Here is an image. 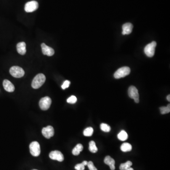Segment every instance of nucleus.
<instances>
[{"label": "nucleus", "instance_id": "393cba45", "mask_svg": "<svg viewBox=\"0 0 170 170\" xmlns=\"http://www.w3.org/2000/svg\"><path fill=\"white\" fill-rule=\"evenodd\" d=\"M87 166H88L89 170H97V168L95 167L92 161H89L88 162Z\"/></svg>", "mask_w": 170, "mask_h": 170}, {"label": "nucleus", "instance_id": "cd10ccee", "mask_svg": "<svg viewBox=\"0 0 170 170\" xmlns=\"http://www.w3.org/2000/svg\"><path fill=\"white\" fill-rule=\"evenodd\" d=\"M82 163H83V165H84V166H86L88 165V162L86 161H84Z\"/></svg>", "mask_w": 170, "mask_h": 170}, {"label": "nucleus", "instance_id": "5701e85b", "mask_svg": "<svg viewBox=\"0 0 170 170\" xmlns=\"http://www.w3.org/2000/svg\"><path fill=\"white\" fill-rule=\"evenodd\" d=\"M100 128L102 131L105 132H109L111 131V127L108 124L102 123L100 125Z\"/></svg>", "mask_w": 170, "mask_h": 170}, {"label": "nucleus", "instance_id": "6ab92c4d", "mask_svg": "<svg viewBox=\"0 0 170 170\" xmlns=\"http://www.w3.org/2000/svg\"><path fill=\"white\" fill-rule=\"evenodd\" d=\"M132 165V162L130 161H128L125 163L120 164V170H127L129 168L131 167Z\"/></svg>", "mask_w": 170, "mask_h": 170}, {"label": "nucleus", "instance_id": "c756f323", "mask_svg": "<svg viewBox=\"0 0 170 170\" xmlns=\"http://www.w3.org/2000/svg\"><path fill=\"white\" fill-rule=\"evenodd\" d=\"M127 170H134V169L130 167L128 169H127Z\"/></svg>", "mask_w": 170, "mask_h": 170}, {"label": "nucleus", "instance_id": "423d86ee", "mask_svg": "<svg viewBox=\"0 0 170 170\" xmlns=\"http://www.w3.org/2000/svg\"><path fill=\"white\" fill-rule=\"evenodd\" d=\"M128 94L130 98L134 99L135 103H139V94L138 89L135 86H131L129 88Z\"/></svg>", "mask_w": 170, "mask_h": 170}, {"label": "nucleus", "instance_id": "b1692460", "mask_svg": "<svg viewBox=\"0 0 170 170\" xmlns=\"http://www.w3.org/2000/svg\"><path fill=\"white\" fill-rule=\"evenodd\" d=\"M77 101V97L75 96H72L70 97H69L67 100V103L69 104H75Z\"/></svg>", "mask_w": 170, "mask_h": 170}, {"label": "nucleus", "instance_id": "f03ea898", "mask_svg": "<svg viewBox=\"0 0 170 170\" xmlns=\"http://www.w3.org/2000/svg\"><path fill=\"white\" fill-rule=\"evenodd\" d=\"M131 72V69L128 67H123L118 69L114 74V77L116 79L124 78Z\"/></svg>", "mask_w": 170, "mask_h": 170}, {"label": "nucleus", "instance_id": "f8f14e48", "mask_svg": "<svg viewBox=\"0 0 170 170\" xmlns=\"http://www.w3.org/2000/svg\"><path fill=\"white\" fill-rule=\"evenodd\" d=\"M3 86L4 89L9 92H13L15 90L13 84L8 80H4L3 81Z\"/></svg>", "mask_w": 170, "mask_h": 170}, {"label": "nucleus", "instance_id": "1a4fd4ad", "mask_svg": "<svg viewBox=\"0 0 170 170\" xmlns=\"http://www.w3.org/2000/svg\"><path fill=\"white\" fill-rule=\"evenodd\" d=\"M42 134L46 139H50L54 135V129L51 126H48L42 129Z\"/></svg>", "mask_w": 170, "mask_h": 170}, {"label": "nucleus", "instance_id": "39448f33", "mask_svg": "<svg viewBox=\"0 0 170 170\" xmlns=\"http://www.w3.org/2000/svg\"><path fill=\"white\" fill-rule=\"evenodd\" d=\"M156 46L157 43L155 41H153L151 43L147 45L144 48L145 54L149 57L153 56L155 54Z\"/></svg>", "mask_w": 170, "mask_h": 170}, {"label": "nucleus", "instance_id": "aec40b11", "mask_svg": "<svg viewBox=\"0 0 170 170\" xmlns=\"http://www.w3.org/2000/svg\"><path fill=\"white\" fill-rule=\"evenodd\" d=\"M89 150L91 152L93 153H96L98 151V149L96 145V143L94 141H91L89 143Z\"/></svg>", "mask_w": 170, "mask_h": 170}, {"label": "nucleus", "instance_id": "2eb2a0df", "mask_svg": "<svg viewBox=\"0 0 170 170\" xmlns=\"http://www.w3.org/2000/svg\"><path fill=\"white\" fill-rule=\"evenodd\" d=\"M104 162L106 165H108L110 166L111 170H114L115 169V162L114 160L110 156L108 155L105 157L104 160Z\"/></svg>", "mask_w": 170, "mask_h": 170}, {"label": "nucleus", "instance_id": "4468645a", "mask_svg": "<svg viewBox=\"0 0 170 170\" xmlns=\"http://www.w3.org/2000/svg\"><path fill=\"white\" fill-rule=\"evenodd\" d=\"M17 50L21 55H25L26 53V44L25 42H19L17 45Z\"/></svg>", "mask_w": 170, "mask_h": 170}, {"label": "nucleus", "instance_id": "6e6552de", "mask_svg": "<svg viewBox=\"0 0 170 170\" xmlns=\"http://www.w3.org/2000/svg\"><path fill=\"white\" fill-rule=\"evenodd\" d=\"M38 3L37 1H32L26 3L25 5V11L27 12H32L38 8Z\"/></svg>", "mask_w": 170, "mask_h": 170}, {"label": "nucleus", "instance_id": "ddd939ff", "mask_svg": "<svg viewBox=\"0 0 170 170\" xmlns=\"http://www.w3.org/2000/svg\"><path fill=\"white\" fill-rule=\"evenodd\" d=\"M133 25L131 23H127L123 25L122 32V34L123 35H129L132 32L133 29Z\"/></svg>", "mask_w": 170, "mask_h": 170}, {"label": "nucleus", "instance_id": "a878e982", "mask_svg": "<svg viewBox=\"0 0 170 170\" xmlns=\"http://www.w3.org/2000/svg\"><path fill=\"white\" fill-rule=\"evenodd\" d=\"M85 166L83 165L82 163H78L75 166V169L76 170H85Z\"/></svg>", "mask_w": 170, "mask_h": 170}, {"label": "nucleus", "instance_id": "7c9ffc66", "mask_svg": "<svg viewBox=\"0 0 170 170\" xmlns=\"http://www.w3.org/2000/svg\"><path fill=\"white\" fill-rule=\"evenodd\" d=\"M35 170V169H34V170Z\"/></svg>", "mask_w": 170, "mask_h": 170}, {"label": "nucleus", "instance_id": "f257e3e1", "mask_svg": "<svg viewBox=\"0 0 170 170\" xmlns=\"http://www.w3.org/2000/svg\"><path fill=\"white\" fill-rule=\"evenodd\" d=\"M46 80L45 75L40 73L35 76L32 82V87L34 89H38L44 84Z\"/></svg>", "mask_w": 170, "mask_h": 170}, {"label": "nucleus", "instance_id": "f3484780", "mask_svg": "<svg viewBox=\"0 0 170 170\" xmlns=\"http://www.w3.org/2000/svg\"><path fill=\"white\" fill-rule=\"evenodd\" d=\"M120 150L123 152H129L132 150V146L129 143H123L120 147Z\"/></svg>", "mask_w": 170, "mask_h": 170}, {"label": "nucleus", "instance_id": "4be33fe9", "mask_svg": "<svg viewBox=\"0 0 170 170\" xmlns=\"http://www.w3.org/2000/svg\"><path fill=\"white\" fill-rule=\"evenodd\" d=\"M160 111L162 114H165L170 112V104H168L167 106H162L160 107Z\"/></svg>", "mask_w": 170, "mask_h": 170}, {"label": "nucleus", "instance_id": "9b49d317", "mask_svg": "<svg viewBox=\"0 0 170 170\" xmlns=\"http://www.w3.org/2000/svg\"><path fill=\"white\" fill-rule=\"evenodd\" d=\"M41 48H42V53L44 55L51 56L54 54V51L51 47L47 46L45 43H42L41 44Z\"/></svg>", "mask_w": 170, "mask_h": 170}, {"label": "nucleus", "instance_id": "a211bd4d", "mask_svg": "<svg viewBox=\"0 0 170 170\" xmlns=\"http://www.w3.org/2000/svg\"><path fill=\"white\" fill-rule=\"evenodd\" d=\"M117 137L119 140L123 141H125L126 140L128 139V135L127 132L124 130H122L118 134Z\"/></svg>", "mask_w": 170, "mask_h": 170}, {"label": "nucleus", "instance_id": "dca6fc26", "mask_svg": "<svg viewBox=\"0 0 170 170\" xmlns=\"http://www.w3.org/2000/svg\"><path fill=\"white\" fill-rule=\"evenodd\" d=\"M83 149V146L81 144H78L73 149L72 153L73 155H78L80 154V153L82 151Z\"/></svg>", "mask_w": 170, "mask_h": 170}, {"label": "nucleus", "instance_id": "20e7f679", "mask_svg": "<svg viewBox=\"0 0 170 170\" xmlns=\"http://www.w3.org/2000/svg\"><path fill=\"white\" fill-rule=\"evenodd\" d=\"M30 152L34 157H37L40 154V146L37 141L32 142L29 145Z\"/></svg>", "mask_w": 170, "mask_h": 170}, {"label": "nucleus", "instance_id": "bb28decb", "mask_svg": "<svg viewBox=\"0 0 170 170\" xmlns=\"http://www.w3.org/2000/svg\"><path fill=\"white\" fill-rule=\"evenodd\" d=\"M70 82L69 81V80H66V81H64L63 84H62V89L64 90V89H66L67 88H69V86H70Z\"/></svg>", "mask_w": 170, "mask_h": 170}, {"label": "nucleus", "instance_id": "7ed1b4c3", "mask_svg": "<svg viewBox=\"0 0 170 170\" xmlns=\"http://www.w3.org/2000/svg\"><path fill=\"white\" fill-rule=\"evenodd\" d=\"M9 73L14 78H20L23 77L25 74L24 70L22 68L19 66H13L9 70Z\"/></svg>", "mask_w": 170, "mask_h": 170}, {"label": "nucleus", "instance_id": "0eeeda50", "mask_svg": "<svg viewBox=\"0 0 170 170\" xmlns=\"http://www.w3.org/2000/svg\"><path fill=\"white\" fill-rule=\"evenodd\" d=\"M51 103V99L48 96H46L41 99L39 101V106L42 110L46 111L50 108Z\"/></svg>", "mask_w": 170, "mask_h": 170}, {"label": "nucleus", "instance_id": "c85d7f7f", "mask_svg": "<svg viewBox=\"0 0 170 170\" xmlns=\"http://www.w3.org/2000/svg\"><path fill=\"white\" fill-rule=\"evenodd\" d=\"M167 100L168 101H170V95L169 94V95H168L167 96Z\"/></svg>", "mask_w": 170, "mask_h": 170}, {"label": "nucleus", "instance_id": "412c9836", "mask_svg": "<svg viewBox=\"0 0 170 170\" xmlns=\"http://www.w3.org/2000/svg\"><path fill=\"white\" fill-rule=\"evenodd\" d=\"M94 130L92 127H88L83 131V134L85 136L90 137L93 134Z\"/></svg>", "mask_w": 170, "mask_h": 170}, {"label": "nucleus", "instance_id": "9d476101", "mask_svg": "<svg viewBox=\"0 0 170 170\" xmlns=\"http://www.w3.org/2000/svg\"><path fill=\"white\" fill-rule=\"evenodd\" d=\"M49 157L51 159L57 160L59 162H62L64 160V156L63 154L59 151H52L49 154Z\"/></svg>", "mask_w": 170, "mask_h": 170}]
</instances>
